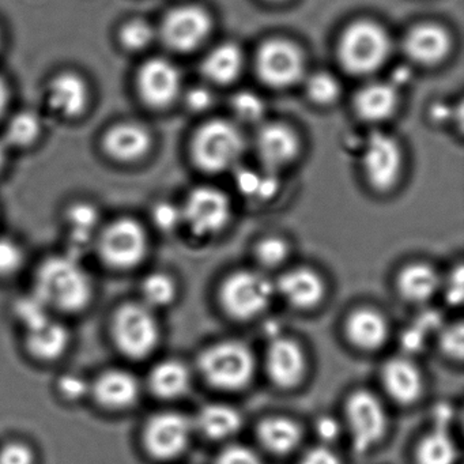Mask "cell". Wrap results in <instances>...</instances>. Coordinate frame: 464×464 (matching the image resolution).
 Returning <instances> with one entry per match:
<instances>
[{"label":"cell","mask_w":464,"mask_h":464,"mask_svg":"<svg viewBox=\"0 0 464 464\" xmlns=\"http://www.w3.org/2000/svg\"><path fill=\"white\" fill-rule=\"evenodd\" d=\"M32 293L53 312L80 314L93 301L94 284L81 257L67 252L40 263Z\"/></svg>","instance_id":"6da1fadb"},{"label":"cell","mask_w":464,"mask_h":464,"mask_svg":"<svg viewBox=\"0 0 464 464\" xmlns=\"http://www.w3.org/2000/svg\"><path fill=\"white\" fill-rule=\"evenodd\" d=\"M198 365L208 384L224 391L243 390L255 374L254 354L246 344L235 341L208 347L199 355Z\"/></svg>","instance_id":"7a4b0ae2"},{"label":"cell","mask_w":464,"mask_h":464,"mask_svg":"<svg viewBox=\"0 0 464 464\" xmlns=\"http://www.w3.org/2000/svg\"><path fill=\"white\" fill-rule=\"evenodd\" d=\"M111 331L119 352L137 361L153 354L161 339V328L154 311L142 303L123 304L118 308Z\"/></svg>","instance_id":"3957f363"},{"label":"cell","mask_w":464,"mask_h":464,"mask_svg":"<svg viewBox=\"0 0 464 464\" xmlns=\"http://www.w3.org/2000/svg\"><path fill=\"white\" fill-rule=\"evenodd\" d=\"M390 37L371 21L352 24L339 42V59L347 72L366 75L376 72L390 56Z\"/></svg>","instance_id":"277c9868"},{"label":"cell","mask_w":464,"mask_h":464,"mask_svg":"<svg viewBox=\"0 0 464 464\" xmlns=\"http://www.w3.org/2000/svg\"><path fill=\"white\" fill-rule=\"evenodd\" d=\"M94 246L102 263L119 271L138 267L149 254L145 227L130 217H121L102 227Z\"/></svg>","instance_id":"5b68a950"},{"label":"cell","mask_w":464,"mask_h":464,"mask_svg":"<svg viewBox=\"0 0 464 464\" xmlns=\"http://www.w3.org/2000/svg\"><path fill=\"white\" fill-rule=\"evenodd\" d=\"M244 146V137L237 127L229 121H210L192 140V160L205 172H224L240 160Z\"/></svg>","instance_id":"8992f818"},{"label":"cell","mask_w":464,"mask_h":464,"mask_svg":"<svg viewBox=\"0 0 464 464\" xmlns=\"http://www.w3.org/2000/svg\"><path fill=\"white\" fill-rule=\"evenodd\" d=\"M276 295V285L257 271H237L219 290L222 308L229 316L249 320L262 314Z\"/></svg>","instance_id":"52a82bcc"},{"label":"cell","mask_w":464,"mask_h":464,"mask_svg":"<svg viewBox=\"0 0 464 464\" xmlns=\"http://www.w3.org/2000/svg\"><path fill=\"white\" fill-rule=\"evenodd\" d=\"M181 216L195 237H213L221 233L232 219V203L219 189L199 187L187 197Z\"/></svg>","instance_id":"ba28073f"},{"label":"cell","mask_w":464,"mask_h":464,"mask_svg":"<svg viewBox=\"0 0 464 464\" xmlns=\"http://www.w3.org/2000/svg\"><path fill=\"white\" fill-rule=\"evenodd\" d=\"M346 420L357 452H368L387 433V412L369 391H355L346 401Z\"/></svg>","instance_id":"9c48e42d"},{"label":"cell","mask_w":464,"mask_h":464,"mask_svg":"<svg viewBox=\"0 0 464 464\" xmlns=\"http://www.w3.org/2000/svg\"><path fill=\"white\" fill-rule=\"evenodd\" d=\"M192 422L180 412L165 411L153 415L143 429V445L151 458L172 460L188 447Z\"/></svg>","instance_id":"30bf717a"},{"label":"cell","mask_w":464,"mask_h":464,"mask_svg":"<svg viewBox=\"0 0 464 464\" xmlns=\"http://www.w3.org/2000/svg\"><path fill=\"white\" fill-rule=\"evenodd\" d=\"M135 86L140 102L146 107L164 110L173 104L180 94V72L167 59H149L138 70Z\"/></svg>","instance_id":"8fae6325"},{"label":"cell","mask_w":464,"mask_h":464,"mask_svg":"<svg viewBox=\"0 0 464 464\" xmlns=\"http://www.w3.org/2000/svg\"><path fill=\"white\" fill-rule=\"evenodd\" d=\"M256 70L260 80L271 88H289L303 77V53L286 40H270L260 47Z\"/></svg>","instance_id":"7c38bea8"},{"label":"cell","mask_w":464,"mask_h":464,"mask_svg":"<svg viewBox=\"0 0 464 464\" xmlns=\"http://www.w3.org/2000/svg\"><path fill=\"white\" fill-rule=\"evenodd\" d=\"M362 169L366 180L376 191L392 188L401 176V151L390 135L372 132L362 154Z\"/></svg>","instance_id":"4fadbf2b"},{"label":"cell","mask_w":464,"mask_h":464,"mask_svg":"<svg viewBox=\"0 0 464 464\" xmlns=\"http://www.w3.org/2000/svg\"><path fill=\"white\" fill-rule=\"evenodd\" d=\"M211 18L199 7H178L165 15L161 25L164 44L178 53L197 50L211 32Z\"/></svg>","instance_id":"5bb4252c"},{"label":"cell","mask_w":464,"mask_h":464,"mask_svg":"<svg viewBox=\"0 0 464 464\" xmlns=\"http://www.w3.org/2000/svg\"><path fill=\"white\" fill-rule=\"evenodd\" d=\"M45 100L50 110L62 119L77 121L91 107V85L80 72L64 70L48 81Z\"/></svg>","instance_id":"9a60e30c"},{"label":"cell","mask_w":464,"mask_h":464,"mask_svg":"<svg viewBox=\"0 0 464 464\" xmlns=\"http://www.w3.org/2000/svg\"><path fill=\"white\" fill-rule=\"evenodd\" d=\"M153 138L150 131L135 121L113 124L102 134V149L105 156L119 164H135L150 153Z\"/></svg>","instance_id":"2e32d148"},{"label":"cell","mask_w":464,"mask_h":464,"mask_svg":"<svg viewBox=\"0 0 464 464\" xmlns=\"http://www.w3.org/2000/svg\"><path fill=\"white\" fill-rule=\"evenodd\" d=\"M266 368L274 384L281 388L295 387L306 372L303 347L293 339L276 336L268 346Z\"/></svg>","instance_id":"e0dca14e"},{"label":"cell","mask_w":464,"mask_h":464,"mask_svg":"<svg viewBox=\"0 0 464 464\" xmlns=\"http://www.w3.org/2000/svg\"><path fill=\"white\" fill-rule=\"evenodd\" d=\"M92 392L100 406L112 411L130 409L140 396V384L131 372L110 369L100 374L92 385Z\"/></svg>","instance_id":"ac0fdd59"},{"label":"cell","mask_w":464,"mask_h":464,"mask_svg":"<svg viewBox=\"0 0 464 464\" xmlns=\"http://www.w3.org/2000/svg\"><path fill=\"white\" fill-rule=\"evenodd\" d=\"M69 254L81 257L96 244L102 232V214L96 205L85 200L72 203L64 213Z\"/></svg>","instance_id":"d6986e66"},{"label":"cell","mask_w":464,"mask_h":464,"mask_svg":"<svg viewBox=\"0 0 464 464\" xmlns=\"http://www.w3.org/2000/svg\"><path fill=\"white\" fill-rule=\"evenodd\" d=\"M276 292L295 308L311 309L324 298L325 285L316 271L305 267L293 268L282 274L276 282Z\"/></svg>","instance_id":"ffe728a7"},{"label":"cell","mask_w":464,"mask_h":464,"mask_svg":"<svg viewBox=\"0 0 464 464\" xmlns=\"http://www.w3.org/2000/svg\"><path fill=\"white\" fill-rule=\"evenodd\" d=\"M256 149L259 159L268 172L292 162L298 154L297 135L284 124H266L257 132Z\"/></svg>","instance_id":"44dd1931"},{"label":"cell","mask_w":464,"mask_h":464,"mask_svg":"<svg viewBox=\"0 0 464 464\" xmlns=\"http://www.w3.org/2000/svg\"><path fill=\"white\" fill-rule=\"evenodd\" d=\"M25 344L28 352L39 361H56L69 350L72 334L63 323L55 317H45L42 322L25 328Z\"/></svg>","instance_id":"7402d4cb"},{"label":"cell","mask_w":464,"mask_h":464,"mask_svg":"<svg viewBox=\"0 0 464 464\" xmlns=\"http://www.w3.org/2000/svg\"><path fill=\"white\" fill-rule=\"evenodd\" d=\"M450 50V34L441 26L434 24L415 26L404 39V51L407 56L425 66H433L444 61Z\"/></svg>","instance_id":"603a6c76"},{"label":"cell","mask_w":464,"mask_h":464,"mask_svg":"<svg viewBox=\"0 0 464 464\" xmlns=\"http://www.w3.org/2000/svg\"><path fill=\"white\" fill-rule=\"evenodd\" d=\"M382 384L388 395L401 404H411L422 393L423 382L414 363L404 358H392L382 368Z\"/></svg>","instance_id":"cb8c5ba5"},{"label":"cell","mask_w":464,"mask_h":464,"mask_svg":"<svg viewBox=\"0 0 464 464\" xmlns=\"http://www.w3.org/2000/svg\"><path fill=\"white\" fill-rule=\"evenodd\" d=\"M388 331L387 320L374 309H357L346 320L347 338L361 350L382 347L387 341Z\"/></svg>","instance_id":"d4e9b609"},{"label":"cell","mask_w":464,"mask_h":464,"mask_svg":"<svg viewBox=\"0 0 464 464\" xmlns=\"http://www.w3.org/2000/svg\"><path fill=\"white\" fill-rule=\"evenodd\" d=\"M398 102V91L392 83H371L358 92L354 110L363 121H380L395 112Z\"/></svg>","instance_id":"484cf974"},{"label":"cell","mask_w":464,"mask_h":464,"mask_svg":"<svg viewBox=\"0 0 464 464\" xmlns=\"http://www.w3.org/2000/svg\"><path fill=\"white\" fill-rule=\"evenodd\" d=\"M257 437L266 450L276 455H286L298 447L303 440V430L295 420L274 415L259 423Z\"/></svg>","instance_id":"4316f807"},{"label":"cell","mask_w":464,"mask_h":464,"mask_svg":"<svg viewBox=\"0 0 464 464\" xmlns=\"http://www.w3.org/2000/svg\"><path fill=\"white\" fill-rule=\"evenodd\" d=\"M439 286V274L426 263H412L399 273L398 290L409 303L420 304L430 300Z\"/></svg>","instance_id":"83f0119b"},{"label":"cell","mask_w":464,"mask_h":464,"mask_svg":"<svg viewBox=\"0 0 464 464\" xmlns=\"http://www.w3.org/2000/svg\"><path fill=\"white\" fill-rule=\"evenodd\" d=\"M191 385L188 368L178 360L157 363L149 374V387L162 399H176L186 395Z\"/></svg>","instance_id":"f1b7e54d"},{"label":"cell","mask_w":464,"mask_h":464,"mask_svg":"<svg viewBox=\"0 0 464 464\" xmlns=\"http://www.w3.org/2000/svg\"><path fill=\"white\" fill-rule=\"evenodd\" d=\"M244 58L240 48L236 44L218 45L202 62V72L208 81L219 85H227L237 80L243 70Z\"/></svg>","instance_id":"f546056e"},{"label":"cell","mask_w":464,"mask_h":464,"mask_svg":"<svg viewBox=\"0 0 464 464\" xmlns=\"http://www.w3.org/2000/svg\"><path fill=\"white\" fill-rule=\"evenodd\" d=\"M197 426L208 439L224 440L240 430L243 417L227 404H208L198 412Z\"/></svg>","instance_id":"4dcf8cb0"},{"label":"cell","mask_w":464,"mask_h":464,"mask_svg":"<svg viewBox=\"0 0 464 464\" xmlns=\"http://www.w3.org/2000/svg\"><path fill=\"white\" fill-rule=\"evenodd\" d=\"M42 118L39 113L31 110L20 111L7 119L5 126L4 142L7 148L26 149L34 148L43 135Z\"/></svg>","instance_id":"1f68e13d"},{"label":"cell","mask_w":464,"mask_h":464,"mask_svg":"<svg viewBox=\"0 0 464 464\" xmlns=\"http://www.w3.org/2000/svg\"><path fill=\"white\" fill-rule=\"evenodd\" d=\"M458 450L447 430V425L436 429L423 437L417 450L418 464H455Z\"/></svg>","instance_id":"d6a6232c"},{"label":"cell","mask_w":464,"mask_h":464,"mask_svg":"<svg viewBox=\"0 0 464 464\" xmlns=\"http://www.w3.org/2000/svg\"><path fill=\"white\" fill-rule=\"evenodd\" d=\"M143 305L154 309L165 308L175 301L178 286L172 276L165 273H153L143 279L140 286Z\"/></svg>","instance_id":"836d02e7"},{"label":"cell","mask_w":464,"mask_h":464,"mask_svg":"<svg viewBox=\"0 0 464 464\" xmlns=\"http://www.w3.org/2000/svg\"><path fill=\"white\" fill-rule=\"evenodd\" d=\"M156 37L153 26L142 18H132L121 24L118 32V40L123 50L129 53H140L150 47Z\"/></svg>","instance_id":"e575fe53"},{"label":"cell","mask_w":464,"mask_h":464,"mask_svg":"<svg viewBox=\"0 0 464 464\" xmlns=\"http://www.w3.org/2000/svg\"><path fill=\"white\" fill-rule=\"evenodd\" d=\"M305 88L309 99L320 105L333 104L341 93V86L336 78L323 72L311 75Z\"/></svg>","instance_id":"d590c367"},{"label":"cell","mask_w":464,"mask_h":464,"mask_svg":"<svg viewBox=\"0 0 464 464\" xmlns=\"http://www.w3.org/2000/svg\"><path fill=\"white\" fill-rule=\"evenodd\" d=\"M289 252L287 241L278 236H268L257 244L256 259L265 267H278L287 259Z\"/></svg>","instance_id":"8d00e7d4"},{"label":"cell","mask_w":464,"mask_h":464,"mask_svg":"<svg viewBox=\"0 0 464 464\" xmlns=\"http://www.w3.org/2000/svg\"><path fill=\"white\" fill-rule=\"evenodd\" d=\"M25 263V252L17 241L0 237V278L15 276Z\"/></svg>","instance_id":"74e56055"},{"label":"cell","mask_w":464,"mask_h":464,"mask_svg":"<svg viewBox=\"0 0 464 464\" xmlns=\"http://www.w3.org/2000/svg\"><path fill=\"white\" fill-rule=\"evenodd\" d=\"M232 108L236 116L246 123H256L265 115V102L257 94L241 92L232 100Z\"/></svg>","instance_id":"f35d334b"},{"label":"cell","mask_w":464,"mask_h":464,"mask_svg":"<svg viewBox=\"0 0 464 464\" xmlns=\"http://www.w3.org/2000/svg\"><path fill=\"white\" fill-rule=\"evenodd\" d=\"M151 219L157 229L162 232H173L183 222L181 208L170 202H160L151 210Z\"/></svg>","instance_id":"ab89813d"},{"label":"cell","mask_w":464,"mask_h":464,"mask_svg":"<svg viewBox=\"0 0 464 464\" xmlns=\"http://www.w3.org/2000/svg\"><path fill=\"white\" fill-rule=\"evenodd\" d=\"M59 393L67 401H77L91 392L92 387L85 377L80 374H64L58 382Z\"/></svg>","instance_id":"60d3db41"},{"label":"cell","mask_w":464,"mask_h":464,"mask_svg":"<svg viewBox=\"0 0 464 464\" xmlns=\"http://www.w3.org/2000/svg\"><path fill=\"white\" fill-rule=\"evenodd\" d=\"M36 455L25 442H7L0 448V464H34Z\"/></svg>","instance_id":"b9f144b4"},{"label":"cell","mask_w":464,"mask_h":464,"mask_svg":"<svg viewBox=\"0 0 464 464\" xmlns=\"http://www.w3.org/2000/svg\"><path fill=\"white\" fill-rule=\"evenodd\" d=\"M442 352L453 360H461L464 353V328L461 323L445 328L440 339Z\"/></svg>","instance_id":"7bdbcfd3"},{"label":"cell","mask_w":464,"mask_h":464,"mask_svg":"<svg viewBox=\"0 0 464 464\" xmlns=\"http://www.w3.org/2000/svg\"><path fill=\"white\" fill-rule=\"evenodd\" d=\"M216 464H265L262 459L243 445H232L219 453Z\"/></svg>","instance_id":"ee69618b"},{"label":"cell","mask_w":464,"mask_h":464,"mask_svg":"<svg viewBox=\"0 0 464 464\" xmlns=\"http://www.w3.org/2000/svg\"><path fill=\"white\" fill-rule=\"evenodd\" d=\"M464 295L463 267L458 266L450 274L445 286V297L450 305H460Z\"/></svg>","instance_id":"f6af8a7d"},{"label":"cell","mask_w":464,"mask_h":464,"mask_svg":"<svg viewBox=\"0 0 464 464\" xmlns=\"http://www.w3.org/2000/svg\"><path fill=\"white\" fill-rule=\"evenodd\" d=\"M186 102L189 110L195 112H202L208 110L213 102V96L210 92L205 88H194L187 93Z\"/></svg>","instance_id":"bcb514c9"},{"label":"cell","mask_w":464,"mask_h":464,"mask_svg":"<svg viewBox=\"0 0 464 464\" xmlns=\"http://www.w3.org/2000/svg\"><path fill=\"white\" fill-rule=\"evenodd\" d=\"M300 464H341V460L328 448L317 447L308 450Z\"/></svg>","instance_id":"7dc6e473"},{"label":"cell","mask_w":464,"mask_h":464,"mask_svg":"<svg viewBox=\"0 0 464 464\" xmlns=\"http://www.w3.org/2000/svg\"><path fill=\"white\" fill-rule=\"evenodd\" d=\"M316 430L323 440L333 441L339 436V423L334 418L323 417L316 423Z\"/></svg>","instance_id":"c3c4849f"},{"label":"cell","mask_w":464,"mask_h":464,"mask_svg":"<svg viewBox=\"0 0 464 464\" xmlns=\"http://www.w3.org/2000/svg\"><path fill=\"white\" fill-rule=\"evenodd\" d=\"M10 100H12V91L10 85L5 77L0 75V121H4L9 110Z\"/></svg>","instance_id":"681fc988"},{"label":"cell","mask_w":464,"mask_h":464,"mask_svg":"<svg viewBox=\"0 0 464 464\" xmlns=\"http://www.w3.org/2000/svg\"><path fill=\"white\" fill-rule=\"evenodd\" d=\"M7 153H9V148L5 145L4 140H0V173L4 172L6 168Z\"/></svg>","instance_id":"f907efd6"},{"label":"cell","mask_w":464,"mask_h":464,"mask_svg":"<svg viewBox=\"0 0 464 464\" xmlns=\"http://www.w3.org/2000/svg\"><path fill=\"white\" fill-rule=\"evenodd\" d=\"M431 111H433V118L437 121H444L447 118L448 108L444 105H436Z\"/></svg>","instance_id":"816d5d0a"},{"label":"cell","mask_w":464,"mask_h":464,"mask_svg":"<svg viewBox=\"0 0 464 464\" xmlns=\"http://www.w3.org/2000/svg\"><path fill=\"white\" fill-rule=\"evenodd\" d=\"M2 44H4V34H2V29H0V48H2Z\"/></svg>","instance_id":"f5cc1de1"}]
</instances>
